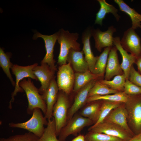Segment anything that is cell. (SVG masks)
<instances>
[{"label":"cell","mask_w":141,"mask_h":141,"mask_svg":"<svg viewBox=\"0 0 141 141\" xmlns=\"http://www.w3.org/2000/svg\"><path fill=\"white\" fill-rule=\"evenodd\" d=\"M125 103L127 113V122L134 135L141 133V94L128 95Z\"/></svg>","instance_id":"1"},{"label":"cell","mask_w":141,"mask_h":141,"mask_svg":"<svg viewBox=\"0 0 141 141\" xmlns=\"http://www.w3.org/2000/svg\"><path fill=\"white\" fill-rule=\"evenodd\" d=\"M57 40L60 45L57 63L60 66L67 63V57L71 49L80 51V44L77 42L79 34L77 33H70L68 30L61 29L58 32Z\"/></svg>","instance_id":"2"},{"label":"cell","mask_w":141,"mask_h":141,"mask_svg":"<svg viewBox=\"0 0 141 141\" xmlns=\"http://www.w3.org/2000/svg\"><path fill=\"white\" fill-rule=\"evenodd\" d=\"M19 85L25 92L27 99L28 105L27 113L32 114L34 109L38 108L45 115L47 110L46 103L31 78H28L27 79H24L20 81Z\"/></svg>","instance_id":"3"},{"label":"cell","mask_w":141,"mask_h":141,"mask_svg":"<svg viewBox=\"0 0 141 141\" xmlns=\"http://www.w3.org/2000/svg\"><path fill=\"white\" fill-rule=\"evenodd\" d=\"M41 110L39 108H35L31 117L29 120L22 123H10L9 126L11 128L27 130L40 138L44 132V125H47L48 123V121L43 116Z\"/></svg>","instance_id":"4"},{"label":"cell","mask_w":141,"mask_h":141,"mask_svg":"<svg viewBox=\"0 0 141 141\" xmlns=\"http://www.w3.org/2000/svg\"><path fill=\"white\" fill-rule=\"evenodd\" d=\"M67 95L60 91L58 92L57 100L53 107L52 116L54 118L57 136L67 123L69 101Z\"/></svg>","instance_id":"5"},{"label":"cell","mask_w":141,"mask_h":141,"mask_svg":"<svg viewBox=\"0 0 141 141\" xmlns=\"http://www.w3.org/2000/svg\"><path fill=\"white\" fill-rule=\"evenodd\" d=\"M93 124V122L90 119L80 114L75 115L61 130L58 140L59 141H65L70 135L77 136L84 127Z\"/></svg>","instance_id":"6"},{"label":"cell","mask_w":141,"mask_h":141,"mask_svg":"<svg viewBox=\"0 0 141 141\" xmlns=\"http://www.w3.org/2000/svg\"><path fill=\"white\" fill-rule=\"evenodd\" d=\"M75 73L69 63L59 67L57 74V83L59 90L67 95L73 90Z\"/></svg>","instance_id":"7"},{"label":"cell","mask_w":141,"mask_h":141,"mask_svg":"<svg viewBox=\"0 0 141 141\" xmlns=\"http://www.w3.org/2000/svg\"><path fill=\"white\" fill-rule=\"evenodd\" d=\"M38 65V64L37 63L25 66L13 64L11 69L13 74L15 76L16 83L15 88L11 94V99L9 102V109L12 108L11 103L14 101V97L16 95L17 93L23 92V89L19 85L20 81H21L24 78L27 77L37 81L38 80L33 73V68Z\"/></svg>","instance_id":"8"},{"label":"cell","mask_w":141,"mask_h":141,"mask_svg":"<svg viewBox=\"0 0 141 141\" xmlns=\"http://www.w3.org/2000/svg\"><path fill=\"white\" fill-rule=\"evenodd\" d=\"M88 131L104 134L128 141L133 137L120 126L111 122L103 121Z\"/></svg>","instance_id":"9"},{"label":"cell","mask_w":141,"mask_h":141,"mask_svg":"<svg viewBox=\"0 0 141 141\" xmlns=\"http://www.w3.org/2000/svg\"><path fill=\"white\" fill-rule=\"evenodd\" d=\"M120 42L125 50L136 58L141 55V38L131 27L124 32Z\"/></svg>","instance_id":"10"},{"label":"cell","mask_w":141,"mask_h":141,"mask_svg":"<svg viewBox=\"0 0 141 141\" xmlns=\"http://www.w3.org/2000/svg\"><path fill=\"white\" fill-rule=\"evenodd\" d=\"M58 36V32L51 35H43L39 32H36L33 37L34 39L39 37L42 38L45 43L46 54L41 63L47 64L55 72L56 70V68L55 65V61L54 58L53 52L54 45Z\"/></svg>","instance_id":"11"},{"label":"cell","mask_w":141,"mask_h":141,"mask_svg":"<svg viewBox=\"0 0 141 141\" xmlns=\"http://www.w3.org/2000/svg\"><path fill=\"white\" fill-rule=\"evenodd\" d=\"M33 72L40 81L41 86L38 89L39 93L43 96L49 87L51 81L54 77L55 71L46 63H41L33 69Z\"/></svg>","instance_id":"12"},{"label":"cell","mask_w":141,"mask_h":141,"mask_svg":"<svg viewBox=\"0 0 141 141\" xmlns=\"http://www.w3.org/2000/svg\"><path fill=\"white\" fill-rule=\"evenodd\" d=\"M116 30L113 26L109 27L105 31L97 29L91 30L92 35L95 42V47L101 52L103 48L112 47L114 45L113 35Z\"/></svg>","instance_id":"13"},{"label":"cell","mask_w":141,"mask_h":141,"mask_svg":"<svg viewBox=\"0 0 141 141\" xmlns=\"http://www.w3.org/2000/svg\"><path fill=\"white\" fill-rule=\"evenodd\" d=\"M97 80L94 79L91 80L77 92L74 102L68 110L67 122L85 103H87L89 91L96 83Z\"/></svg>","instance_id":"14"},{"label":"cell","mask_w":141,"mask_h":141,"mask_svg":"<svg viewBox=\"0 0 141 141\" xmlns=\"http://www.w3.org/2000/svg\"><path fill=\"white\" fill-rule=\"evenodd\" d=\"M127 113L124 103L113 109L103 121L116 124L126 130L133 136L134 134L129 128L127 122Z\"/></svg>","instance_id":"15"},{"label":"cell","mask_w":141,"mask_h":141,"mask_svg":"<svg viewBox=\"0 0 141 141\" xmlns=\"http://www.w3.org/2000/svg\"><path fill=\"white\" fill-rule=\"evenodd\" d=\"M117 49L114 46L111 49L108 57L104 79L109 80L115 76L124 74L119 63Z\"/></svg>","instance_id":"16"},{"label":"cell","mask_w":141,"mask_h":141,"mask_svg":"<svg viewBox=\"0 0 141 141\" xmlns=\"http://www.w3.org/2000/svg\"><path fill=\"white\" fill-rule=\"evenodd\" d=\"M59 89L55 77L51 81L50 85L42 97L46 103L47 110L44 117L48 121L52 119L54 107L57 98Z\"/></svg>","instance_id":"17"},{"label":"cell","mask_w":141,"mask_h":141,"mask_svg":"<svg viewBox=\"0 0 141 141\" xmlns=\"http://www.w3.org/2000/svg\"><path fill=\"white\" fill-rule=\"evenodd\" d=\"M120 41L119 37L114 38V45L121 55L122 62L120 65L126 79L128 78L131 69L133 64H135L137 58L132 54L128 53L122 47Z\"/></svg>","instance_id":"18"},{"label":"cell","mask_w":141,"mask_h":141,"mask_svg":"<svg viewBox=\"0 0 141 141\" xmlns=\"http://www.w3.org/2000/svg\"><path fill=\"white\" fill-rule=\"evenodd\" d=\"M83 51H76L73 49L68 54L67 62L76 72H83L89 70L88 64L84 56Z\"/></svg>","instance_id":"19"},{"label":"cell","mask_w":141,"mask_h":141,"mask_svg":"<svg viewBox=\"0 0 141 141\" xmlns=\"http://www.w3.org/2000/svg\"><path fill=\"white\" fill-rule=\"evenodd\" d=\"M92 36L91 30H86L83 34L82 41L85 58L88 64L89 70L92 73L98 56H95L91 50L90 39Z\"/></svg>","instance_id":"20"},{"label":"cell","mask_w":141,"mask_h":141,"mask_svg":"<svg viewBox=\"0 0 141 141\" xmlns=\"http://www.w3.org/2000/svg\"><path fill=\"white\" fill-rule=\"evenodd\" d=\"M102 102V100H99L88 103L81 110L80 114L90 119L94 124L98 119Z\"/></svg>","instance_id":"21"},{"label":"cell","mask_w":141,"mask_h":141,"mask_svg":"<svg viewBox=\"0 0 141 141\" xmlns=\"http://www.w3.org/2000/svg\"><path fill=\"white\" fill-rule=\"evenodd\" d=\"M100 6L98 12L96 14L95 24L102 25L103 19L106 15L111 13L115 17L117 21H119L120 16L118 14V10L113 5L109 4L105 0H98Z\"/></svg>","instance_id":"22"},{"label":"cell","mask_w":141,"mask_h":141,"mask_svg":"<svg viewBox=\"0 0 141 141\" xmlns=\"http://www.w3.org/2000/svg\"><path fill=\"white\" fill-rule=\"evenodd\" d=\"M94 79L101 80L99 76L94 74L89 70L83 72H75L73 91L77 93L90 81Z\"/></svg>","instance_id":"23"},{"label":"cell","mask_w":141,"mask_h":141,"mask_svg":"<svg viewBox=\"0 0 141 141\" xmlns=\"http://www.w3.org/2000/svg\"><path fill=\"white\" fill-rule=\"evenodd\" d=\"M114 1L118 5L120 10L126 13L130 17L132 22L131 27L135 30L139 27L140 28L141 14L130 7L123 0H115Z\"/></svg>","instance_id":"24"},{"label":"cell","mask_w":141,"mask_h":141,"mask_svg":"<svg viewBox=\"0 0 141 141\" xmlns=\"http://www.w3.org/2000/svg\"><path fill=\"white\" fill-rule=\"evenodd\" d=\"M112 47L104 48L102 53L98 56L92 72L99 76L101 79L104 77L108 55Z\"/></svg>","instance_id":"25"},{"label":"cell","mask_w":141,"mask_h":141,"mask_svg":"<svg viewBox=\"0 0 141 141\" xmlns=\"http://www.w3.org/2000/svg\"><path fill=\"white\" fill-rule=\"evenodd\" d=\"M128 95L123 92H119L115 93L104 95H95L88 97L87 103L97 100H106L125 103L128 98Z\"/></svg>","instance_id":"26"},{"label":"cell","mask_w":141,"mask_h":141,"mask_svg":"<svg viewBox=\"0 0 141 141\" xmlns=\"http://www.w3.org/2000/svg\"><path fill=\"white\" fill-rule=\"evenodd\" d=\"M123 103L102 100L98 119L97 121L89 128H93L102 122L110 111Z\"/></svg>","instance_id":"27"},{"label":"cell","mask_w":141,"mask_h":141,"mask_svg":"<svg viewBox=\"0 0 141 141\" xmlns=\"http://www.w3.org/2000/svg\"><path fill=\"white\" fill-rule=\"evenodd\" d=\"M11 55L9 53H5L3 50L0 48V66L7 77L10 80L12 85L15 86V83L10 73V69L13 64L10 61Z\"/></svg>","instance_id":"28"},{"label":"cell","mask_w":141,"mask_h":141,"mask_svg":"<svg viewBox=\"0 0 141 141\" xmlns=\"http://www.w3.org/2000/svg\"><path fill=\"white\" fill-rule=\"evenodd\" d=\"M57 136L55 123L53 118L48 120L47 127L38 141H59Z\"/></svg>","instance_id":"29"},{"label":"cell","mask_w":141,"mask_h":141,"mask_svg":"<svg viewBox=\"0 0 141 141\" xmlns=\"http://www.w3.org/2000/svg\"><path fill=\"white\" fill-rule=\"evenodd\" d=\"M126 78L124 74L115 76L112 80L104 79L99 80L111 89L118 92L124 91V85Z\"/></svg>","instance_id":"30"},{"label":"cell","mask_w":141,"mask_h":141,"mask_svg":"<svg viewBox=\"0 0 141 141\" xmlns=\"http://www.w3.org/2000/svg\"><path fill=\"white\" fill-rule=\"evenodd\" d=\"M118 92L109 87L101 82L99 80L97 81L89 93L88 97L95 95H104L115 93Z\"/></svg>","instance_id":"31"},{"label":"cell","mask_w":141,"mask_h":141,"mask_svg":"<svg viewBox=\"0 0 141 141\" xmlns=\"http://www.w3.org/2000/svg\"><path fill=\"white\" fill-rule=\"evenodd\" d=\"M85 141H124L117 137L89 131L84 136Z\"/></svg>","instance_id":"32"},{"label":"cell","mask_w":141,"mask_h":141,"mask_svg":"<svg viewBox=\"0 0 141 141\" xmlns=\"http://www.w3.org/2000/svg\"><path fill=\"white\" fill-rule=\"evenodd\" d=\"M39 138L29 132L24 134L10 136L7 138H1L0 141H38Z\"/></svg>","instance_id":"33"},{"label":"cell","mask_w":141,"mask_h":141,"mask_svg":"<svg viewBox=\"0 0 141 141\" xmlns=\"http://www.w3.org/2000/svg\"><path fill=\"white\" fill-rule=\"evenodd\" d=\"M123 92L127 95L141 94V87L131 82L128 78L126 79Z\"/></svg>","instance_id":"34"},{"label":"cell","mask_w":141,"mask_h":141,"mask_svg":"<svg viewBox=\"0 0 141 141\" xmlns=\"http://www.w3.org/2000/svg\"><path fill=\"white\" fill-rule=\"evenodd\" d=\"M128 79L131 82L141 87V75L135 70L133 65L131 69Z\"/></svg>","instance_id":"35"},{"label":"cell","mask_w":141,"mask_h":141,"mask_svg":"<svg viewBox=\"0 0 141 141\" xmlns=\"http://www.w3.org/2000/svg\"><path fill=\"white\" fill-rule=\"evenodd\" d=\"M135 64L137 66V71L141 75V55L137 58Z\"/></svg>","instance_id":"36"},{"label":"cell","mask_w":141,"mask_h":141,"mask_svg":"<svg viewBox=\"0 0 141 141\" xmlns=\"http://www.w3.org/2000/svg\"><path fill=\"white\" fill-rule=\"evenodd\" d=\"M128 141H141V133L135 135Z\"/></svg>","instance_id":"37"},{"label":"cell","mask_w":141,"mask_h":141,"mask_svg":"<svg viewBox=\"0 0 141 141\" xmlns=\"http://www.w3.org/2000/svg\"><path fill=\"white\" fill-rule=\"evenodd\" d=\"M71 141H85L84 136L80 134L77 136Z\"/></svg>","instance_id":"38"},{"label":"cell","mask_w":141,"mask_h":141,"mask_svg":"<svg viewBox=\"0 0 141 141\" xmlns=\"http://www.w3.org/2000/svg\"><path fill=\"white\" fill-rule=\"evenodd\" d=\"M141 28V27H140Z\"/></svg>","instance_id":"39"}]
</instances>
